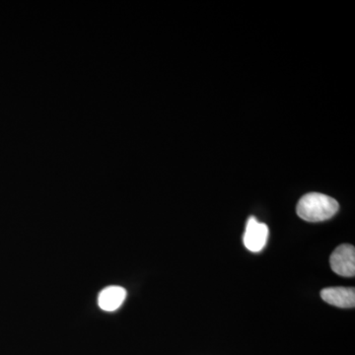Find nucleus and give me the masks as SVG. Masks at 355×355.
I'll use <instances>...</instances> for the list:
<instances>
[{
	"instance_id": "20e7f679",
	"label": "nucleus",
	"mask_w": 355,
	"mask_h": 355,
	"mask_svg": "<svg viewBox=\"0 0 355 355\" xmlns=\"http://www.w3.org/2000/svg\"><path fill=\"white\" fill-rule=\"evenodd\" d=\"M321 297L328 304L340 308H354L355 291L350 287H329L321 292Z\"/></svg>"
},
{
	"instance_id": "f257e3e1",
	"label": "nucleus",
	"mask_w": 355,
	"mask_h": 355,
	"mask_svg": "<svg viewBox=\"0 0 355 355\" xmlns=\"http://www.w3.org/2000/svg\"><path fill=\"white\" fill-rule=\"evenodd\" d=\"M340 209L335 198L324 193H310L301 198L297 205V214L303 220L321 222L331 218Z\"/></svg>"
},
{
	"instance_id": "39448f33",
	"label": "nucleus",
	"mask_w": 355,
	"mask_h": 355,
	"mask_svg": "<svg viewBox=\"0 0 355 355\" xmlns=\"http://www.w3.org/2000/svg\"><path fill=\"white\" fill-rule=\"evenodd\" d=\"M127 297V291L121 286H109L103 289L98 297V305L102 310L113 312L118 310Z\"/></svg>"
},
{
	"instance_id": "7ed1b4c3",
	"label": "nucleus",
	"mask_w": 355,
	"mask_h": 355,
	"mask_svg": "<svg viewBox=\"0 0 355 355\" xmlns=\"http://www.w3.org/2000/svg\"><path fill=\"white\" fill-rule=\"evenodd\" d=\"M268 237V228L265 223H261L254 217L248 219L246 231L244 234V244L249 251L258 253L266 247Z\"/></svg>"
},
{
	"instance_id": "f03ea898",
	"label": "nucleus",
	"mask_w": 355,
	"mask_h": 355,
	"mask_svg": "<svg viewBox=\"0 0 355 355\" xmlns=\"http://www.w3.org/2000/svg\"><path fill=\"white\" fill-rule=\"evenodd\" d=\"M331 268L336 275L354 277L355 275V249L352 245L343 244L331 254Z\"/></svg>"
}]
</instances>
